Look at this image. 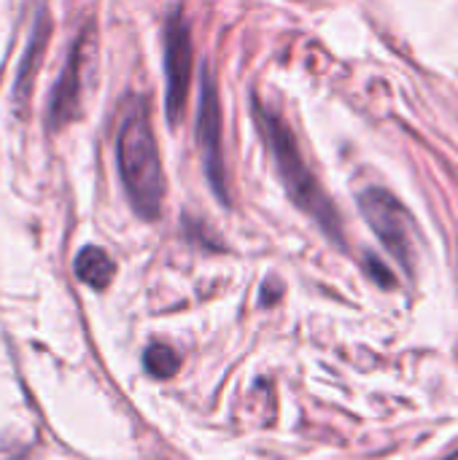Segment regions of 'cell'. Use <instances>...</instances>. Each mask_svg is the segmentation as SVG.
I'll return each instance as SVG.
<instances>
[{"instance_id":"obj_4","label":"cell","mask_w":458,"mask_h":460,"mask_svg":"<svg viewBox=\"0 0 458 460\" xmlns=\"http://www.w3.org/2000/svg\"><path fill=\"white\" fill-rule=\"evenodd\" d=\"M359 210L364 216V221L370 224V229L378 234V240L383 243V248L408 270L413 272V216L408 213V208L389 191L381 186H370L359 194Z\"/></svg>"},{"instance_id":"obj_5","label":"cell","mask_w":458,"mask_h":460,"mask_svg":"<svg viewBox=\"0 0 458 460\" xmlns=\"http://www.w3.org/2000/svg\"><path fill=\"white\" fill-rule=\"evenodd\" d=\"M162 62H165V111L167 121L178 124L186 108L189 86H192V70H194V46H192V30L181 8H175L162 32Z\"/></svg>"},{"instance_id":"obj_2","label":"cell","mask_w":458,"mask_h":460,"mask_svg":"<svg viewBox=\"0 0 458 460\" xmlns=\"http://www.w3.org/2000/svg\"><path fill=\"white\" fill-rule=\"evenodd\" d=\"M254 119H256L265 146L273 154V162L278 167V175H281V183H283L289 199L305 216H310L329 240L343 245L340 213H337L335 202L329 199V194L324 191V186L319 183V178L305 164V156H302L300 143H297L294 132L289 129V124L278 113H273L265 102H259L256 97H254Z\"/></svg>"},{"instance_id":"obj_3","label":"cell","mask_w":458,"mask_h":460,"mask_svg":"<svg viewBox=\"0 0 458 460\" xmlns=\"http://www.w3.org/2000/svg\"><path fill=\"white\" fill-rule=\"evenodd\" d=\"M194 137L200 148V162L205 181L211 183L219 202H229L227 191V164H224V135H221V102L219 89L211 67L205 65L200 73V100H197V121H194Z\"/></svg>"},{"instance_id":"obj_1","label":"cell","mask_w":458,"mask_h":460,"mask_svg":"<svg viewBox=\"0 0 458 460\" xmlns=\"http://www.w3.org/2000/svg\"><path fill=\"white\" fill-rule=\"evenodd\" d=\"M113 146L119 181L124 186L130 208L138 218L157 221L165 202V172L146 97L130 94L121 102Z\"/></svg>"},{"instance_id":"obj_6","label":"cell","mask_w":458,"mask_h":460,"mask_svg":"<svg viewBox=\"0 0 458 460\" xmlns=\"http://www.w3.org/2000/svg\"><path fill=\"white\" fill-rule=\"evenodd\" d=\"M92 38L94 27L86 24L70 43V51L65 57V65L49 92L46 100V129L49 132H62L70 121L81 116V97H84V70L89 65L92 54Z\"/></svg>"},{"instance_id":"obj_7","label":"cell","mask_w":458,"mask_h":460,"mask_svg":"<svg viewBox=\"0 0 458 460\" xmlns=\"http://www.w3.org/2000/svg\"><path fill=\"white\" fill-rule=\"evenodd\" d=\"M49 35H51V19H49L46 5L40 3L35 16H32L30 35H27L24 51L19 57L16 75H13V89H11V102H13V111L19 116H27L32 86H35V78H38V70H40V62H43V54H46Z\"/></svg>"},{"instance_id":"obj_9","label":"cell","mask_w":458,"mask_h":460,"mask_svg":"<svg viewBox=\"0 0 458 460\" xmlns=\"http://www.w3.org/2000/svg\"><path fill=\"white\" fill-rule=\"evenodd\" d=\"M143 367H146V372H148L151 377L167 380V377H173V375L178 372L181 361H178V356H175L173 348H167V345H162V342H154V345H148L146 353H143Z\"/></svg>"},{"instance_id":"obj_10","label":"cell","mask_w":458,"mask_h":460,"mask_svg":"<svg viewBox=\"0 0 458 460\" xmlns=\"http://www.w3.org/2000/svg\"><path fill=\"white\" fill-rule=\"evenodd\" d=\"M367 267H373V275L378 278V283H381V286H394V278H391V275L386 272V267H383V264H381V261H378L375 256H370Z\"/></svg>"},{"instance_id":"obj_11","label":"cell","mask_w":458,"mask_h":460,"mask_svg":"<svg viewBox=\"0 0 458 460\" xmlns=\"http://www.w3.org/2000/svg\"><path fill=\"white\" fill-rule=\"evenodd\" d=\"M0 75H3V67H0Z\"/></svg>"},{"instance_id":"obj_8","label":"cell","mask_w":458,"mask_h":460,"mask_svg":"<svg viewBox=\"0 0 458 460\" xmlns=\"http://www.w3.org/2000/svg\"><path fill=\"white\" fill-rule=\"evenodd\" d=\"M73 272H76V278H78L84 286H89V288H94V291H103V288H108V283L113 280L116 264H113V259H111L103 248L86 245V248L78 251V256H76V261H73Z\"/></svg>"}]
</instances>
